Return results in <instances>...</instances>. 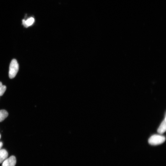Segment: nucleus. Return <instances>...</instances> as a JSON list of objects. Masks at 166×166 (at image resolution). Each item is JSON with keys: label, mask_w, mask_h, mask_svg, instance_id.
<instances>
[{"label": "nucleus", "mask_w": 166, "mask_h": 166, "mask_svg": "<svg viewBox=\"0 0 166 166\" xmlns=\"http://www.w3.org/2000/svg\"><path fill=\"white\" fill-rule=\"evenodd\" d=\"M8 157V153L6 150L4 149L0 150V164L2 163Z\"/></svg>", "instance_id": "39448f33"}, {"label": "nucleus", "mask_w": 166, "mask_h": 166, "mask_svg": "<svg viewBox=\"0 0 166 166\" xmlns=\"http://www.w3.org/2000/svg\"><path fill=\"white\" fill-rule=\"evenodd\" d=\"M165 140V137L160 135L155 134L151 136L149 139V144L152 145L156 146L163 144Z\"/></svg>", "instance_id": "f03ea898"}, {"label": "nucleus", "mask_w": 166, "mask_h": 166, "mask_svg": "<svg viewBox=\"0 0 166 166\" xmlns=\"http://www.w3.org/2000/svg\"><path fill=\"white\" fill-rule=\"evenodd\" d=\"M16 163L15 157L12 156L6 159L2 163V166H15Z\"/></svg>", "instance_id": "7ed1b4c3"}, {"label": "nucleus", "mask_w": 166, "mask_h": 166, "mask_svg": "<svg viewBox=\"0 0 166 166\" xmlns=\"http://www.w3.org/2000/svg\"><path fill=\"white\" fill-rule=\"evenodd\" d=\"M35 22V19L33 18H30L27 20H23L22 24L25 27H28L33 25Z\"/></svg>", "instance_id": "423d86ee"}, {"label": "nucleus", "mask_w": 166, "mask_h": 166, "mask_svg": "<svg viewBox=\"0 0 166 166\" xmlns=\"http://www.w3.org/2000/svg\"><path fill=\"white\" fill-rule=\"evenodd\" d=\"M166 118L165 115V118L163 120L161 125H160L159 127L157 130L158 133L160 134L164 133L166 130Z\"/></svg>", "instance_id": "20e7f679"}, {"label": "nucleus", "mask_w": 166, "mask_h": 166, "mask_svg": "<svg viewBox=\"0 0 166 166\" xmlns=\"http://www.w3.org/2000/svg\"><path fill=\"white\" fill-rule=\"evenodd\" d=\"M8 115V113L6 111L4 110H0V122L3 121Z\"/></svg>", "instance_id": "0eeeda50"}, {"label": "nucleus", "mask_w": 166, "mask_h": 166, "mask_svg": "<svg viewBox=\"0 0 166 166\" xmlns=\"http://www.w3.org/2000/svg\"><path fill=\"white\" fill-rule=\"evenodd\" d=\"M1 135L0 134V139H1Z\"/></svg>", "instance_id": "9d476101"}, {"label": "nucleus", "mask_w": 166, "mask_h": 166, "mask_svg": "<svg viewBox=\"0 0 166 166\" xmlns=\"http://www.w3.org/2000/svg\"><path fill=\"white\" fill-rule=\"evenodd\" d=\"M6 87L3 85L2 83L0 82V96H2L6 90Z\"/></svg>", "instance_id": "6e6552de"}, {"label": "nucleus", "mask_w": 166, "mask_h": 166, "mask_svg": "<svg viewBox=\"0 0 166 166\" xmlns=\"http://www.w3.org/2000/svg\"><path fill=\"white\" fill-rule=\"evenodd\" d=\"M3 144L1 142H0V150L1 149V148L3 146Z\"/></svg>", "instance_id": "1a4fd4ad"}, {"label": "nucleus", "mask_w": 166, "mask_h": 166, "mask_svg": "<svg viewBox=\"0 0 166 166\" xmlns=\"http://www.w3.org/2000/svg\"><path fill=\"white\" fill-rule=\"evenodd\" d=\"M19 69V65L15 59L11 61L10 64L9 72V76L10 78L12 79L15 77Z\"/></svg>", "instance_id": "f257e3e1"}]
</instances>
